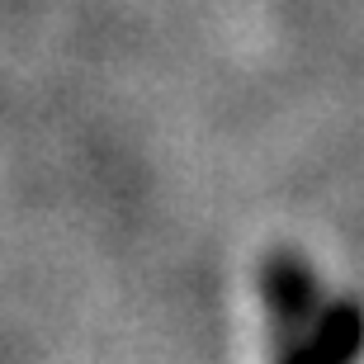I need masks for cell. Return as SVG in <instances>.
<instances>
[{
	"mask_svg": "<svg viewBox=\"0 0 364 364\" xmlns=\"http://www.w3.org/2000/svg\"><path fill=\"white\" fill-rule=\"evenodd\" d=\"M317 364H360V346H364V317L350 303H336V308L317 312L308 336Z\"/></svg>",
	"mask_w": 364,
	"mask_h": 364,
	"instance_id": "cell-1",
	"label": "cell"
}]
</instances>
